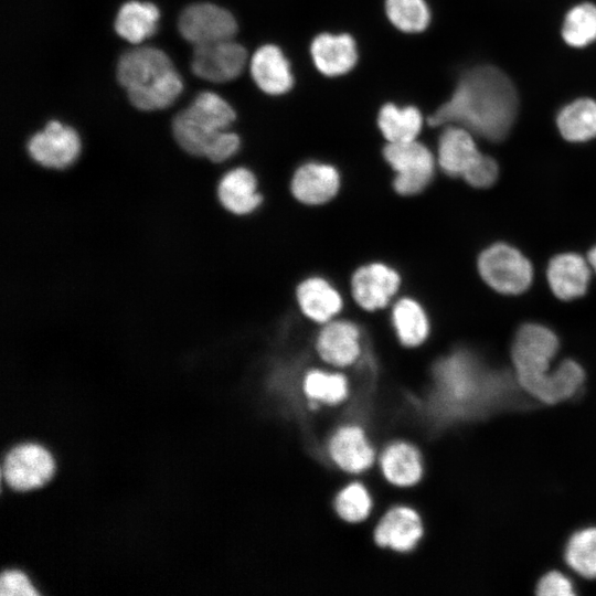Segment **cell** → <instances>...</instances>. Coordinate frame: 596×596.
Returning a JSON list of instances; mask_svg holds the SVG:
<instances>
[{"label": "cell", "mask_w": 596, "mask_h": 596, "mask_svg": "<svg viewBox=\"0 0 596 596\" xmlns=\"http://www.w3.org/2000/svg\"><path fill=\"white\" fill-rule=\"evenodd\" d=\"M249 67L255 84L266 94L281 95L292 87L290 64L274 44L258 47L251 58Z\"/></svg>", "instance_id": "obj_13"}, {"label": "cell", "mask_w": 596, "mask_h": 596, "mask_svg": "<svg viewBox=\"0 0 596 596\" xmlns=\"http://www.w3.org/2000/svg\"><path fill=\"white\" fill-rule=\"evenodd\" d=\"M381 465L387 480L397 486H412L422 477L419 454L406 444L389 447L381 458Z\"/></svg>", "instance_id": "obj_26"}, {"label": "cell", "mask_w": 596, "mask_h": 596, "mask_svg": "<svg viewBox=\"0 0 596 596\" xmlns=\"http://www.w3.org/2000/svg\"><path fill=\"white\" fill-rule=\"evenodd\" d=\"M379 128L389 143L415 140L423 126L421 111L414 106L385 104L379 113Z\"/></svg>", "instance_id": "obj_24"}, {"label": "cell", "mask_w": 596, "mask_h": 596, "mask_svg": "<svg viewBox=\"0 0 596 596\" xmlns=\"http://www.w3.org/2000/svg\"><path fill=\"white\" fill-rule=\"evenodd\" d=\"M216 196L222 207L235 215L249 214L262 202L256 178L244 167L233 168L221 177L216 185Z\"/></svg>", "instance_id": "obj_14"}, {"label": "cell", "mask_w": 596, "mask_h": 596, "mask_svg": "<svg viewBox=\"0 0 596 596\" xmlns=\"http://www.w3.org/2000/svg\"><path fill=\"white\" fill-rule=\"evenodd\" d=\"M519 109L511 79L498 67L481 65L464 73L451 96L428 118L433 126L457 125L490 141L510 132Z\"/></svg>", "instance_id": "obj_1"}, {"label": "cell", "mask_w": 596, "mask_h": 596, "mask_svg": "<svg viewBox=\"0 0 596 596\" xmlns=\"http://www.w3.org/2000/svg\"><path fill=\"white\" fill-rule=\"evenodd\" d=\"M54 471L50 453L36 444H22L12 448L4 457L2 477L6 483L20 491L43 486Z\"/></svg>", "instance_id": "obj_8"}, {"label": "cell", "mask_w": 596, "mask_h": 596, "mask_svg": "<svg viewBox=\"0 0 596 596\" xmlns=\"http://www.w3.org/2000/svg\"><path fill=\"white\" fill-rule=\"evenodd\" d=\"M423 534L417 513L407 508L391 510L375 531V542L400 552L411 551Z\"/></svg>", "instance_id": "obj_18"}, {"label": "cell", "mask_w": 596, "mask_h": 596, "mask_svg": "<svg viewBox=\"0 0 596 596\" xmlns=\"http://www.w3.org/2000/svg\"><path fill=\"white\" fill-rule=\"evenodd\" d=\"M565 561L585 578H596V528L575 532L565 547Z\"/></svg>", "instance_id": "obj_29"}, {"label": "cell", "mask_w": 596, "mask_h": 596, "mask_svg": "<svg viewBox=\"0 0 596 596\" xmlns=\"http://www.w3.org/2000/svg\"><path fill=\"white\" fill-rule=\"evenodd\" d=\"M246 60L244 46L231 39L195 46L191 68L200 78L223 83L236 78Z\"/></svg>", "instance_id": "obj_9"}, {"label": "cell", "mask_w": 596, "mask_h": 596, "mask_svg": "<svg viewBox=\"0 0 596 596\" xmlns=\"http://www.w3.org/2000/svg\"><path fill=\"white\" fill-rule=\"evenodd\" d=\"M339 188L338 171L329 164L309 162L294 174L291 191L306 204H321L334 196Z\"/></svg>", "instance_id": "obj_16"}, {"label": "cell", "mask_w": 596, "mask_h": 596, "mask_svg": "<svg viewBox=\"0 0 596 596\" xmlns=\"http://www.w3.org/2000/svg\"><path fill=\"white\" fill-rule=\"evenodd\" d=\"M182 79L172 68L153 83L127 91L129 102L141 110H157L170 106L181 94Z\"/></svg>", "instance_id": "obj_25"}, {"label": "cell", "mask_w": 596, "mask_h": 596, "mask_svg": "<svg viewBox=\"0 0 596 596\" xmlns=\"http://www.w3.org/2000/svg\"><path fill=\"white\" fill-rule=\"evenodd\" d=\"M320 356L338 366L353 363L360 354L359 330L348 321H336L327 324L317 341Z\"/></svg>", "instance_id": "obj_19"}, {"label": "cell", "mask_w": 596, "mask_h": 596, "mask_svg": "<svg viewBox=\"0 0 596 596\" xmlns=\"http://www.w3.org/2000/svg\"><path fill=\"white\" fill-rule=\"evenodd\" d=\"M237 134L224 129L219 131L207 146L204 158L213 163H221L235 155L240 148Z\"/></svg>", "instance_id": "obj_33"}, {"label": "cell", "mask_w": 596, "mask_h": 596, "mask_svg": "<svg viewBox=\"0 0 596 596\" xmlns=\"http://www.w3.org/2000/svg\"><path fill=\"white\" fill-rule=\"evenodd\" d=\"M0 594L2 596H34L38 595V592L22 572L9 570L3 572L0 577Z\"/></svg>", "instance_id": "obj_36"}, {"label": "cell", "mask_w": 596, "mask_h": 596, "mask_svg": "<svg viewBox=\"0 0 596 596\" xmlns=\"http://www.w3.org/2000/svg\"><path fill=\"white\" fill-rule=\"evenodd\" d=\"M383 155L396 172L393 185L400 194L418 193L430 182L435 163L426 146L415 140L389 143Z\"/></svg>", "instance_id": "obj_5"}, {"label": "cell", "mask_w": 596, "mask_h": 596, "mask_svg": "<svg viewBox=\"0 0 596 596\" xmlns=\"http://www.w3.org/2000/svg\"><path fill=\"white\" fill-rule=\"evenodd\" d=\"M498 177V164L491 157L480 153L462 178L475 188H487Z\"/></svg>", "instance_id": "obj_34"}, {"label": "cell", "mask_w": 596, "mask_h": 596, "mask_svg": "<svg viewBox=\"0 0 596 596\" xmlns=\"http://www.w3.org/2000/svg\"><path fill=\"white\" fill-rule=\"evenodd\" d=\"M589 279L590 265L578 254H560L549 264V285L560 299L571 300L583 296L587 290Z\"/></svg>", "instance_id": "obj_15"}, {"label": "cell", "mask_w": 596, "mask_h": 596, "mask_svg": "<svg viewBox=\"0 0 596 596\" xmlns=\"http://www.w3.org/2000/svg\"><path fill=\"white\" fill-rule=\"evenodd\" d=\"M178 29L184 40L194 46L231 40L237 23L226 9L213 3H194L180 14Z\"/></svg>", "instance_id": "obj_7"}, {"label": "cell", "mask_w": 596, "mask_h": 596, "mask_svg": "<svg viewBox=\"0 0 596 596\" xmlns=\"http://www.w3.org/2000/svg\"><path fill=\"white\" fill-rule=\"evenodd\" d=\"M297 298L302 312L317 322L328 321L342 306L337 290L321 278H309L301 283Z\"/></svg>", "instance_id": "obj_23"}, {"label": "cell", "mask_w": 596, "mask_h": 596, "mask_svg": "<svg viewBox=\"0 0 596 596\" xmlns=\"http://www.w3.org/2000/svg\"><path fill=\"white\" fill-rule=\"evenodd\" d=\"M81 148L77 131L58 120H50L26 142L29 157L36 164L51 170L70 168L78 159Z\"/></svg>", "instance_id": "obj_6"}, {"label": "cell", "mask_w": 596, "mask_h": 596, "mask_svg": "<svg viewBox=\"0 0 596 596\" xmlns=\"http://www.w3.org/2000/svg\"><path fill=\"white\" fill-rule=\"evenodd\" d=\"M336 509L345 521L359 522L369 515L371 500L366 490L361 485L354 483L338 496Z\"/></svg>", "instance_id": "obj_32"}, {"label": "cell", "mask_w": 596, "mask_h": 596, "mask_svg": "<svg viewBox=\"0 0 596 596\" xmlns=\"http://www.w3.org/2000/svg\"><path fill=\"white\" fill-rule=\"evenodd\" d=\"M160 13L150 2L128 1L117 12L115 30L124 40L138 44L156 32Z\"/></svg>", "instance_id": "obj_21"}, {"label": "cell", "mask_w": 596, "mask_h": 596, "mask_svg": "<svg viewBox=\"0 0 596 596\" xmlns=\"http://www.w3.org/2000/svg\"><path fill=\"white\" fill-rule=\"evenodd\" d=\"M393 323L404 345L415 347L427 337L429 326L423 308L414 300L401 299L393 309Z\"/></svg>", "instance_id": "obj_27"}, {"label": "cell", "mask_w": 596, "mask_h": 596, "mask_svg": "<svg viewBox=\"0 0 596 596\" xmlns=\"http://www.w3.org/2000/svg\"><path fill=\"white\" fill-rule=\"evenodd\" d=\"M398 285L397 273L379 263L359 268L352 278L353 296L366 310L384 307L396 292Z\"/></svg>", "instance_id": "obj_11"}, {"label": "cell", "mask_w": 596, "mask_h": 596, "mask_svg": "<svg viewBox=\"0 0 596 596\" xmlns=\"http://www.w3.org/2000/svg\"><path fill=\"white\" fill-rule=\"evenodd\" d=\"M173 67L170 57L156 47H137L124 53L117 63V79L126 91L147 86Z\"/></svg>", "instance_id": "obj_10"}, {"label": "cell", "mask_w": 596, "mask_h": 596, "mask_svg": "<svg viewBox=\"0 0 596 596\" xmlns=\"http://www.w3.org/2000/svg\"><path fill=\"white\" fill-rule=\"evenodd\" d=\"M329 449L333 460L349 472H361L373 464V450L358 427L340 429L330 441Z\"/></svg>", "instance_id": "obj_20"}, {"label": "cell", "mask_w": 596, "mask_h": 596, "mask_svg": "<svg viewBox=\"0 0 596 596\" xmlns=\"http://www.w3.org/2000/svg\"><path fill=\"white\" fill-rule=\"evenodd\" d=\"M304 387L311 398L330 404L339 403L347 396L345 379L339 374L312 371L306 376Z\"/></svg>", "instance_id": "obj_31"}, {"label": "cell", "mask_w": 596, "mask_h": 596, "mask_svg": "<svg viewBox=\"0 0 596 596\" xmlns=\"http://www.w3.org/2000/svg\"><path fill=\"white\" fill-rule=\"evenodd\" d=\"M562 38L572 47H585L596 41V6L584 2L567 11L563 21Z\"/></svg>", "instance_id": "obj_28"}, {"label": "cell", "mask_w": 596, "mask_h": 596, "mask_svg": "<svg viewBox=\"0 0 596 596\" xmlns=\"http://www.w3.org/2000/svg\"><path fill=\"white\" fill-rule=\"evenodd\" d=\"M385 11L391 23L407 33L424 31L430 21L425 0H386Z\"/></svg>", "instance_id": "obj_30"}, {"label": "cell", "mask_w": 596, "mask_h": 596, "mask_svg": "<svg viewBox=\"0 0 596 596\" xmlns=\"http://www.w3.org/2000/svg\"><path fill=\"white\" fill-rule=\"evenodd\" d=\"M235 120V111L220 95L202 92L172 120V135L188 155L204 157L214 136Z\"/></svg>", "instance_id": "obj_3"}, {"label": "cell", "mask_w": 596, "mask_h": 596, "mask_svg": "<svg viewBox=\"0 0 596 596\" xmlns=\"http://www.w3.org/2000/svg\"><path fill=\"white\" fill-rule=\"evenodd\" d=\"M562 137L571 142H584L596 137V100L582 97L564 106L556 117Z\"/></svg>", "instance_id": "obj_22"}, {"label": "cell", "mask_w": 596, "mask_h": 596, "mask_svg": "<svg viewBox=\"0 0 596 596\" xmlns=\"http://www.w3.org/2000/svg\"><path fill=\"white\" fill-rule=\"evenodd\" d=\"M478 268L482 279L504 295H518L529 288L533 269L529 259L514 247L497 243L479 256Z\"/></svg>", "instance_id": "obj_4"}, {"label": "cell", "mask_w": 596, "mask_h": 596, "mask_svg": "<svg viewBox=\"0 0 596 596\" xmlns=\"http://www.w3.org/2000/svg\"><path fill=\"white\" fill-rule=\"evenodd\" d=\"M558 349L555 333L538 323L523 324L512 343L511 356L521 387L536 400L555 404L573 396L584 382V371L573 360H565L551 371Z\"/></svg>", "instance_id": "obj_2"}, {"label": "cell", "mask_w": 596, "mask_h": 596, "mask_svg": "<svg viewBox=\"0 0 596 596\" xmlns=\"http://www.w3.org/2000/svg\"><path fill=\"white\" fill-rule=\"evenodd\" d=\"M480 153L473 134L464 127L450 125L440 135L438 163L449 175L462 177Z\"/></svg>", "instance_id": "obj_17"}, {"label": "cell", "mask_w": 596, "mask_h": 596, "mask_svg": "<svg viewBox=\"0 0 596 596\" xmlns=\"http://www.w3.org/2000/svg\"><path fill=\"white\" fill-rule=\"evenodd\" d=\"M588 263L590 267L596 272V246H594L588 253Z\"/></svg>", "instance_id": "obj_37"}, {"label": "cell", "mask_w": 596, "mask_h": 596, "mask_svg": "<svg viewBox=\"0 0 596 596\" xmlns=\"http://www.w3.org/2000/svg\"><path fill=\"white\" fill-rule=\"evenodd\" d=\"M317 70L327 76H339L351 71L358 60L356 46L349 34L321 33L310 45Z\"/></svg>", "instance_id": "obj_12"}, {"label": "cell", "mask_w": 596, "mask_h": 596, "mask_svg": "<svg viewBox=\"0 0 596 596\" xmlns=\"http://www.w3.org/2000/svg\"><path fill=\"white\" fill-rule=\"evenodd\" d=\"M574 593L573 583L557 571L546 573L536 585L540 596H568Z\"/></svg>", "instance_id": "obj_35"}]
</instances>
